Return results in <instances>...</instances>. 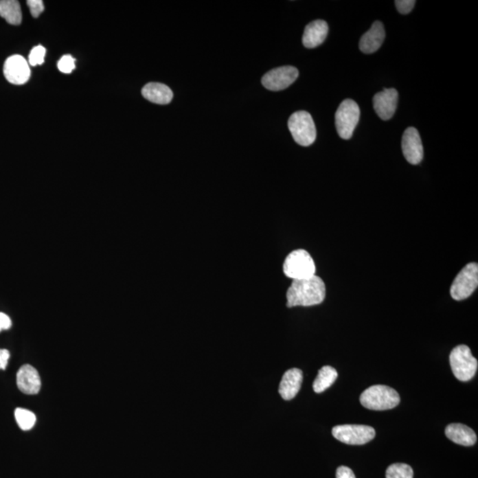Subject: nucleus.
I'll list each match as a JSON object with an SVG mask.
<instances>
[{
    "mask_svg": "<svg viewBox=\"0 0 478 478\" xmlns=\"http://www.w3.org/2000/svg\"><path fill=\"white\" fill-rule=\"evenodd\" d=\"M326 287L317 275L310 278L293 280L287 291V306H311L321 304L326 299Z\"/></svg>",
    "mask_w": 478,
    "mask_h": 478,
    "instance_id": "f257e3e1",
    "label": "nucleus"
},
{
    "mask_svg": "<svg viewBox=\"0 0 478 478\" xmlns=\"http://www.w3.org/2000/svg\"><path fill=\"white\" fill-rule=\"evenodd\" d=\"M360 401L367 409L383 411L396 407L400 402V397L394 389L379 385L366 389L361 394Z\"/></svg>",
    "mask_w": 478,
    "mask_h": 478,
    "instance_id": "f03ea898",
    "label": "nucleus"
},
{
    "mask_svg": "<svg viewBox=\"0 0 478 478\" xmlns=\"http://www.w3.org/2000/svg\"><path fill=\"white\" fill-rule=\"evenodd\" d=\"M283 271L287 277L301 280L315 275V264L310 254L303 249L293 251L284 260Z\"/></svg>",
    "mask_w": 478,
    "mask_h": 478,
    "instance_id": "7ed1b4c3",
    "label": "nucleus"
},
{
    "mask_svg": "<svg viewBox=\"0 0 478 478\" xmlns=\"http://www.w3.org/2000/svg\"><path fill=\"white\" fill-rule=\"evenodd\" d=\"M450 365L455 378L462 382L470 381L476 375L478 363L468 346L459 345L453 349L449 356Z\"/></svg>",
    "mask_w": 478,
    "mask_h": 478,
    "instance_id": "20e7f679",
    "label": "nucleus"
},
{
    "mask_svg": "<svg viewBox=\"0 0 478 478\" xmlns=\"http://www.w3.org/2000/svg\"><path fill=\"white\" fill-rule=\"evenodd\" d=\"M288 128L294 141L299 146H309L317 139V128L310 113L299 111L291 115Z\"/></svg>",
    "mask_w": 478,
    "mask_h": 478,
    "instance_id": "39448f33",
    "label": "nucleus"
},
{
    "mask_svg": "<svg viewBox=\"0 0 478 478\" xmlns=\"http://www.w3.org/2000/svg\"><path fill=\"white\" fill-rule=\"evenodd\" d=\"M360 107L355 101H343L335 115L336 128L339 137L343 139H350L360 120Z\"/></svg>",
    "mask_w": 478,
    "mask_h": 478,
    "instance_id": "423d86ee",
    "label": "nucleus"
},
{
    "mask_svg": "<svg viewBox=\"0 0 478 478\" xmlns=\"http://www.w3.org/2000/svg\"><path fill=\"white\" fill-rule=\"evenodd\" d=\"M478 286V265L476 262L466 265L457 277L450 290L452 298L461 301L470 297Z\"/></svg>",
    "mask_w": 478,
    "mask_h": 478,
    "instance_id": "0eeeda50",
    "label": "nucleus"
},
{
    "mask_svg": "<svg viewBox=\"0 0 478 478\" xmlns=\"http://www.w3.org/2000/svg\"><path fill=\"white\" fill-rule=\"evenodd\" d=\"M332 435L340 442L361 446L370 442L376 436V431L370 426L345 424L334 427Z\"/></svg>",
    "mask_w": 478,
    "mask_h": 478,
    "instance_id": "6e6552de",
    "label": "nucleus"
},
{
    "mask_svg": "<svg viewBox=\"0 0 478 478\" xmlns=\"http://www.w3.org/2000/svg\"><path fill=\"white\" fill-rule=\"evenodd\" d=\"M299 78V70L292 66L277 67L265 73L262 82L263 87L272 91L286 90Z\"/></svg>",
    "mask_w": 478,
    "mask_h": 478,
    "instance_id": "1a4fd4ad",
    "label": "nucleus"
},
{
    "mask_svg": "<svg viewBox=\"0 0 478 478\" xmlns=\"http://www.w3.org/2000/svg\"><path fill=\"white\" fill-rule=\"evenodd\" d=\"M4 75L11 84L15 85L26 84L32 75L29 62L21 55H13L5 60Z\"/></svg>",
    "mask_w": 478,
    "mask_h": 478,
    "instance_id": "9d476101",
    "label": "nucleus"
},
{
    "mask_svg": "<svg viewBox=\"0 0 478 478\" xmlns=\"http://www.w3.org/2000/svg\"><path fill=\"white\" fill-rule=\"evenodd\" d=\"M404 157L412 165L421 163L424 159V146L421 137L416 128H407L402 137Z\"/></svg>",
    "mask_w": 478,
    "mask_h": 478,
    "instance_id": "9b49d317",
    "label": "nucleus"
},
{
    "mask_svg": "<svg viewBox=\"0 0 478 478\" xmlns=\"http://www.w3.org/2000/svg\"><path fill=\"white\" fill-rule=\"evenodd\" d=\"M398 93L395 89L385 88L374 96L373 105L376 115L384 121L391 119L396 112Z\"/></svg>",
    "mask_w": 478,
    "mask_h": 478,
    "instance_id": "f8f14e48",
    "label": "nucleus"
},
{
    "mask_svg": "<svg viewBox=\"0 0 478 478\" xmlns=\"http://www.w3.org/2000/svg\"><path fill=\"white\" fill-rule=\"evenodd\" d=\"M18 388L27 395L38 394L41 389V379L38 370L30 365H23L17 373Z\"/></svg>",
    "mask_w": 478,
    "mask_h": 478,
    "instance_id": "ddd939ff",
    "label": "nucleus"
},
{
    "mask_svg": "<svg viewBox=\"0 0 478 478\" xmlns=\"http://www.w3.org/2000/svg\"><path fill=\"white\" fill-rule=\"evenodd\" d=\"M385 38L384 24L376 21L373 23L369 32H367L360 40V50L363 54H370L378 50Z\"/></svg>",
    "mask_w": 478,
    "mask_h": 478,
    "instance_id": "4468645a",
    "label": "nucleus"
},
{
    "mask_svg": "<svg viewBox=\"0 0 478 478\" xmlns=\"http://www.w3.org/2000/svg\"><path fill=\"white\" fill-rule=\"evenodd\" d=\"M303 373L299 369L287 370L279 385V394L284 400H291L295 398L301 387Z\"/></svg>",
    "mask_w": 478,
    "mask_h": 478,
    "instance_id": "2eb2a0df",
    "label": "nucleus"
},
{
    "mask_svg": "<svg viewBox=\"0 0 478 478\" xmlns=\"http://www.w3.org/2000/svg\"><path fill=\"white\" fill-rule=\"evenodd\" d=\"M329 32V27L326 21L317 20L312 21L306 27L302 42L304 47L312 49L323 44Z\"/></svg>",
    "mask_w": 478,
    "mask_h": 478,
    "instance_id": "dca6fc26",
    "label": "nucleus"
},
{
    "mask_svg": "<svg viewBox=\"0 0 478 478\" xmlns=\"http://www.w3.org/2000/svg\"><path fill=\"white\" fill-rule=\"evenodd\" d=\"M446 437L453 443L472 446L477 443V435L471 428L462 424H451L446 428Z\"/></svg>",
    "mask_w": 478,
    "mask_h": 478,
    "instance_id": "f3484780",
    "label": "nucleus"
},
{
    "mask_svg": "<svg viewBox=\"0 0 478 478\" xmlns=\"http://www.w3.org/2000/svg\"><path fill=\"white\" fill-rule=\"evenodd\" d=\"M142 95L150 102L167 105L173 100V91L170 87L159 82H150L142 89Z\"/></svg>",
    "mask_w": 478,
    "mask_h": 478,
    "instance_id": "a211bd4d",
    "label": "nucleus"
},
{
    "mask_svg": "<svg viewBox=\"0 0 478 478\" xmlns=\"http://www.w3.org/2000/svg\"><path fill=\"white\" fill-rule=\"evenodd\" d=\"M0 16L4 18L12 25H20L23 19L20 3L15 0H1Z\"/></svg>",
    "mask_w": 478,
    "mask_h": 478,
    "instance_id": "6ab92c4d",
    "label": "nucleus"
},
{
    "mask_svg": "<svg viewBox=\"0 0 478 478\" xmlns=\"http://www.w3.org/2000/svg\"><path fill=\"white\" fill-rule=\"evenodd\" d=\"M338 376V372L334 367L330 366L321 367L319 370L317 378H315L314 384H312L314 391L317 394H321V392L326 391L335 383Z\"/></svg>",
    "mask_w": 478,
    "mask_h": 478,
    "instance_id": "aec40b11",
    "label": "nucleus"
},
{
    "mask_svg": "<svg viewBox=\"0 0 478 478\" xmlns=\"http://www.w3.org/2000/svg\"><path fill=\"white\" fill-rule=\"evenodd\" d=\"M15 420L23 431H30L36 424V418L34 413L24 409H17L14 412Z\"/></svg>",
    "mask_w": 478,
    "mask_h": 478,
    "instance_id": "412c9836",
    "label": "nucleus"
},
{
    "mask_svg": "<svg viewBox=\"0 0 478 478\" xmlns=\"http://www.w3.org/2000/svg\"><path fill=\"white\" fill-rule=\"evenodd\" d=\"M386 478H413V468L405 464H395L389 466L386 470Z\"/></svg>",
    "mask_w": 478,
    "mask_h": 478,
    "instance_id": "4be33fe9",
    "label": "nucleus"
},
{
    "mask_svg": "<svg viewBox=\"0 0 478 478\" xmlns=\"http://www.w3.org/2000/svg\"><path fill=\"white\" fill-rule=\"evenodd\" d=\"M45 54H47V50L42 45L34 47L29 56L30 65L33 67L42 65L45 61Z\"/></svg>",
    "mask_w": 478,
    "mask_h": 478,
    "instance_id": "5701e85b",
    "label": "nucleus"
},
{
    "mask_svg": "<svg viewBox=\"0 0 478 478\" xmlns=\"http://www.w3.org/2000/svg\"><path fill=\"white\" fill-rule=\"evenodd\" d=\"M75 60L70 55H65L58 62V69L64 73H70L76 69Z\"/></svg>",
    "mask_w": 478,
    "mask_h": 478,
    "instance_id": "b1692460",
    "label": "nucleus"
},
{
    "mask_svg": "<svg viewBox=\"0 0 478 478\" xmlns=\"http://www.w3.org/2000/svg\"><path fill=\"white\" fill-rule=\"evenodd\" d=\"M27 4L29 5L30 14L34 18H38L45 10L44 3L42 0H27Z\"/></svg>",
    "mask_w": 478,
    "mask_h": 478,
    "instance_id": "393cba45",
    "label": "nucleus"
},
{
    "mask_svg": "<svg viewBox=\"0 0 478 478\" xmlns=\"http://www.w3.org/2000/svg\"><path fill=\"white\" fill-rule=\"evenodd\" d=\"M395 5L401 14H407L413 10L416 1L415 0H397L395 1Z\"/></svg>",
    "mask_w": 478,
    "mask_h": 478,
    "instance_id": "a878e982",
    "label": "nucleus"
},
{
    "mask_svg": "<svg viewBox=\"0 0 478 478\" xmlns=\"http://www.w3.org/2000/svg\"><path fill=\"white\" fill-rule=\"evenodd\" d=\"M336 478H356L350 468L341 466L336 472Z\"/></svg>",
    "mask_w": 478,
    "mask_h": 478,
    "instance_id": "bb28decb",
    "label": "nucleus"
},
{
    "mask_svg": "<svg viewBox=\"0 0 478 478\" xmlns=\"http://www.w3.org/2000/svg\"><path fill=\"white\" fill-rule=\"evenodd\" d=\"M12 321L10 317L4 312H0V332L3 330L10 329Z\"/></svg>",
    "mask_w": 478,
    "mask_h": 478,
    "instance_id": "cd10ccee",
    "label": "nucleus"
},
{
    "mask_svg": "<svg viewBox=\"0 0 478 478\" xmlns=\"http://www.w3.org/2000/svg\"><path fill=\"white\" fill-rule=\"evenodd\" d=\"M9 358H10V352L5 349H0V369H5Z\"/></svg>",
    "mask_w": 478,
    "mask_h": 478,
    "instance_id": "c85d7f7f",
    "label": "nucleus"
}]
</instances>
